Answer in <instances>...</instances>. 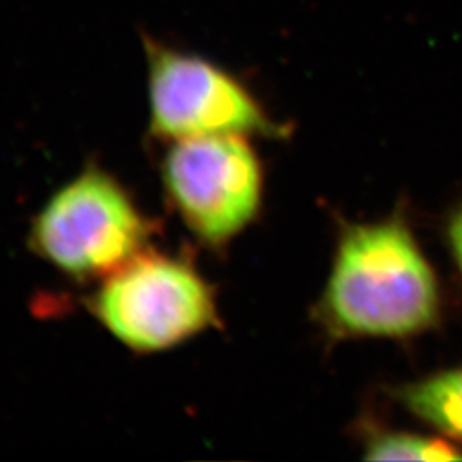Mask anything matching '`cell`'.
<instances>
[{
	"label": "cell",
	"instance_id": "cell-1",
	"mask_svg": "<svg viewBox=\"0 0 462 462\" xmlns=\"http://www.w3.org/2000/svg\"><path fill=\"white\" fill-rule=\"evenodd\" d=\"M319 312L343 337H410L439 320V282L402 219L347 226Z\"/></svg>",
	"mask_w": 462,
	"mask_h": 462
},
{
	"label": "cell",
	"instance_id": "cell-2",
	"mask_svg": "<svg viewBox=\"0 0 462 462\" xmlns=\"http://www.w3.org/2000/svg\"><path fill=\"white\" fill-rule=\"evenodd\" d=\"M152 223L129 190L98 166L62 185L34 216L30 245L74 280H103L148 250Z\"/></svg>",
	"mask_w": 462,
	"mask_h": 462
},
{
	"label": "cell",
	"instance_id": "cell-3",
	"mask_svg": "<svg viewBox=\"0 0 462 462\" xmlns=\"http://www.w3.org/2000/svg\"><path fill=\"white\" fill-rule=\"evenodd\" d=\"M88 307L135 353L171 349L217 324L213 288L198 269L149 248L105 276Z\"/></svg>",
	"mask_w": 462,
	"mask_h": 462
},
{
	"label": "cell",
	"instance_id": "cell-4",
	"mask_svg": "<svg viewBox=\"0 0 462 462\" xmlns=\"http://www.w3.org/2000/svg\"><path fill=\"white\" fill-rule=\"evenodd\" d=\"M168 148L162 179L185 226L208 245L245 230L263 199V168L247 135L189 137Z\"/></svg>",
	"mask_w": 462,
	"mask_h": 462
},
{
	"label": "cell",
	"instance_id": "cell-5",
	"mask_svg": "<svg viewBox=\"0 0 462 462\" xmlns=\"http://www.w3.org/2000/svg\"><path fill=\"white\" fill-rule=\"evenodd\" d=\"M149 133L165 143L221 134L278 133L257 99L215 62L144 36Z\"/></svg>",
	"mask_w": 462,
	"mask_h": 462
},
{
	"label": "cell",
	"instance_id": "cell-6",
	"mask_svg": "<svg viewBox=\"0 0 462 462\" xmlns=\"http://www.w3.org/2000/svg\"><path fill=\"white\" fill-rule=\"evenodd\" d=\"M396 396L414 416L462 442V368L402 385Z\"/></svg>",
	"mask_w": 462,
	"mask_h": 462
},
{
	"label": "cell",
	"instance_id": "cell-7",
	"mask_svg": "<svg viewBox=\"0 0 462 462\" xmlns=\"http://www.w3.org/2000/svg\"><path fill=\"white\" fill-rule=\"evenodd\" d=\"M365 457L374 461H462V452L440 439L385 431L370 439Z\"/></svg>",
	"mask_w": 462,
	"mask_h": 462
},
{
	"label": "cell",
	"instance_id": "cell-8",
	"mask_svg": "<svg viewBox=\"0 0 462 462\" xmlns=\"http://www.w3.org/2000/svg\"><path fill=\"white\" fill-rule=\"evenodd\" d=\"M447 233H448V244H450L452 252H454L456 263L459 265L462 273V208L450 219Z\"/></svg>",
	"mask_w": 462,
	"mask_h": 462
}]
</instances>
